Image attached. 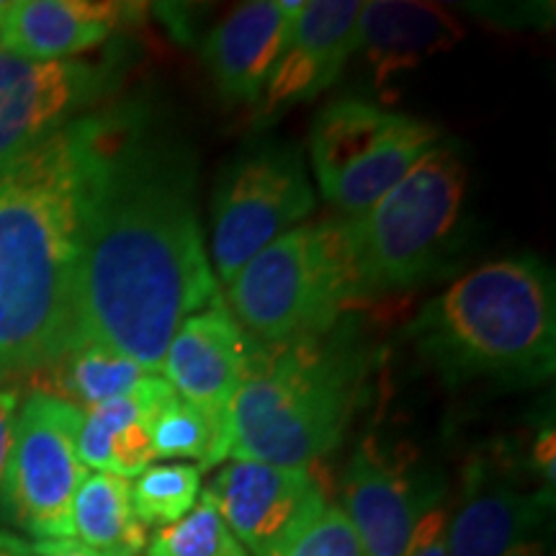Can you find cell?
I'll list each match as a JSON object with an SVG mask.
<instances>
[{
	"label": "cell",
	"instance_id": "obj_1",
	"mask_svg": "<svg viewBox=\"0 0 556 556\" xmlns=\"http://www.w3.org/2000/svg\"><path fill=\"white\" fill-rule=\"evenodd\" d=\"M217 283L201 240L197 160L135 116H114L83 225L75 345L114 348L160 374L184 319L219 302Z\"/></svg>",
	"mask_w": 556,
	"mask_h": 556
},
{
	"label": "cell",
	"instance_id": "obj_2",
	"mask_svg": "<svg viewBox=\"0 0 556 556\" xmlns=\"http://www.w3.org/2000/svg\"><path fill=\"white\" fill-rule=\"evenodd\" d=\"M114 116H83L0 173V379L75 345L90 186Z\"/></svg>",
	"mask_w": 556,
	"mask_h": 556
},
{
	"label": "cell",
	"instance_id": "obj_3",
	"mask_svg": "<svg viewBox=\"0 0 556 556\" xmlns=\"http://www.w3.org/2000/svg\"><path fill=\"white\" fill-rule=\"evenodd\" d=\"M409 338L448 384H539L556 366L554 278L536 258L484 263L430 299Z\"/></svg>",
	"mask_w": 556,
	"mask_h": 556
},
{
	"label": "cell",
	"instance_id": "obj_4",
	"mask_svg": "<svg viewBox=\"0 0 556 556\" xmlns=\"http://www.w3.org/2000/svg\"><path fill=\"white\" fill-rule=\"evenodd\" d=\"M361 374L345 351L289 343L266 364H248L229 405V462L309 469L351 422Z\"/></svg>",
	"mask_w": 556,
	"mask_h": 556
},
{
	"label": "cell",
	"instance_id": "obj_5",
	"mask_svg": "<svg viewBox=\"0 0 556 556\" xmlns=\"http://www.w3.org/2000/svg\"><path fill=\"white\" fill-rule=\"evenodd\" d=\"M364 294L348 222H309L253 255L227 283V309L263 343L315 340Z\"/></svg>",
	"mask_w": 556,
	"mask_h": 556
},
{
	"label": "cell",
	"instance_id": "obj_6",
	"mask_svg": "<svg viewBox=\"0 0 556 556\" xmlns=\"http://www.w3.org/2000/svg\"><path fill=\"white\" fill-rule=\"evenodd\" d=\"M467 184L462 152L438 142L377 204L345 219L361 289H407L433 274L462 225Z\"/></svg>",
	"mask_w": 556,
	"mask_h": 556
},
{
	"label": "cell",
	"instance_id": "obj_7",
	"mask_svg": "<svg viewBox=\"0 0 556 556\" xmlns=\"http://www.w3.org/2000/svg\"><path fill=\"white\" fill-rule=\"evenodd\" d=\"M438 142L441 129L426 119L361 99H340L312 124V170L323 199L345 219H356Z\"/></svg>",
	"mask_w": 556,
	"mask_h": 556
},
{
	"label": "cell",
	"instance_id": "obj_8",
	"mask_svg": "<svg viewBox=\"0 0 556 556\" xmlns=\"http://www.w3.org/2000/svg\"><path fill=\"white\" fill-rule=\"evenodd\" d=\"M317 197L302 150L263 144L222 173L214 193L212 268L227 287L263 248L315 212Z\"/></svg>",
	"mask_w": 556,
	"mask_h": 556
},
{
	"label": "cell",
	"instance_id": "obj_9",
	"mask_svg": "<svg viewBox=\"0 0 556 556\" xmlns=\"http://www.w3.org/2000/svg\"><path fill=\"white\" fill-rule=\"evenodd\" d=\"M83 409L47 392L18 405L3 500L34 541L73 539V500L88 469L78 456Z\"/></svg>",
	"mask_w": 556,
	"mask_h": 556
},
{
	"label": "cell",
	"instance_id": "obj_10",
	"mask_svg": "<svg viewBox=\"0 0 556 556\" xmlns=\"http://www.w3.org/2000/svg\"><path fill=\"white\" fill-rule=\"evenodd\" d=\"M111 62L26 60L0 50V173L109 99Z\"/></svg>",
	"mask_w": 556,
	"mask_h": 556
},
{
	"label": "cell",
	"instance_id": "obj_11",
	"mask_svg": "<svg viewBox=\"0 0 556 556\" xmlns=\"http://www.w3.org/2000/svg\"><path fill=\"white\" fill-rule=\"evenodd\" d=\"M206 492L250 556H276L328 507L309 469L258 462H229Z\"/></svg>",
	"mask_w": 556,
	"mask_h": 556
},
{
	"label": "cell",
	"instance_id": "obj_12",
	"mask_svg": "<svg viewBox=\"0 0 556 556\" xmlns=\"http://www.w3.org/2000/svg\"><path fill=\"white\" fill-rule=\"evenodd\" d=\"M446 486L415 477L366 441L343 471V505L364 556H405L417 523L443 503Z\"/></svg>",
	"mask_w": 556,
	"mask_h": 556
},
{
	"label": "cell",
	"instance_id": "obj_13",
	"mask_svg": "<svg viewBox=\"0 0 556 556\" xmlns=\"http://www.w3.org/2000/svg\"><path fill=\"white\" fill-rule=\"evenodd\" d=\"M358 0H307L274 78L263 93V114L276 116L296 103L317 99L340 78L358 50Z\"/></svg>",
	"mask_w": 556,
	"mask_h": 556
},
{
	"label": "cell",
	"instance_id": "obj_14",
	"mask_svg": "<svg viewBox=\"0 0 556 556\" xmlns=\"http://www.w3.org/2000/svg\"><path fill=\"white\" fill-rule=\"evenodd\" d=\"M302 5L304 0H253L208 31L201 60L225 99L253 103L266 93Z\"/></svg>",
	"mask_w": 556,
	"mask_h": 556
},
{
	"label": "cell",
	"instance_id": "obj_15",
	"mask_svg": "<svg viewBox=\"0 0 556 556\" xmlns=\"http://www.w3.org/2000/svg\"><path fill=\"white\" fill-rule=\"evenodd\" d=\"M248 364L242 328L219 299L184 319L165 351L160 377L176 389L180 400L208 415L227 417Z\"/></svg>",
	"mask_w": 556,
	"mask_h": 556
},
{
	"label": "cell",
	"instance_id": "obj_16",
	"mask_svg": "<svg viewBox=\"0 0 556 556\" xmlns=\"http://www.w3.org/2000/svg\"><path fill=\"white\" fill-rule=\"evenodd\" d=\"M552 495L520 490L484 464H475L462 503L448 516V556H536V533Z\"/></svg>",
	"mask_w": 556,
	"mask_h": 556
},
{
	"label": "cell",
	"instance_id": "obj_17",
	"mask_svg": "<svg viewBox=\"0 0 556 556\" xmlns=\"http://www.w3.org/2000/svg\"><path fill=\"white\" fill-rule=\"evenodd\" d=\"M135 11L106 0H11L0 24V50L26 60H78L135 18Z\"/></svg>",
	"mask_w": 556,
	"mask_h": 556
},
{
	"label": "cell",
	"instance_id": "obj_18",
	"mask_svg": "<svg viewBox=\"0 0 556 556\" xmlns=\"http://www.w3.org/2000/svg\"><path fill=\"white\" fill-rule=\"evenodd\" d=\"M462 34L458 21L446 9L430 3L371 0L358 16V50L377 70L379 80L448 50Z\"/></svg>",
	"mask_w": 556,
	"mask_h": 556
},
{
	"label": "cell",
	"instance_id": "obj_19",
	"mask_svg": "<svg viewBox=\"0 0 556 556\" xmlns=\"http://www.w3.org/2000/svg\"><path fill=\"white\" fill-rule=\"evenodd\" d=\"M73 539L99 552L137 556L148 533L131 507V482L106 471H88L73 500Z\"/></svg>",
	"mask_w": 556,
	"mask_h": 556
},
{
	"label": "cell",
	"instance_id": "obj_20",
	"mask_svg": "<svg viewBox=\"0 0 556 556\" xmlns=\"http://www.w3.org/2000/svg\"><path fill=\"white\" fill-rule=\"evenodd\" d=\"M45 371H50L52 387L41 389V392L54 394L80 409L135 392L150 374L114 348L99 343L75 345Z\"/></svg>",
	"mask_w": 556,
	"mask_h": 556
},
{
	"label": "cell",
	"instance_id": "obj_21",
	"mask_svg": "<svg viewBox=\"0 0 556 556\" xmlns=\"http://www.w3.org/2000/svg\"><path fill=\"white\" fill-rule=\"evenodd\" d=\"M150 441L155 458H193L212 469L227 462L229 422L180 400L170 389L150 417Z\"/></svg>",
	"mask_w": 556,
	"mask_h": 556
},
{
	"label": "cell",
	"instance_id": "obj_22",
	"mask_svg": "<svg viewBox=\"0 0 556 556\" xmlns=\"http://www.w3.org/2000/svg\"><path fill=\"white\" fill-rule=\"evenodd\" d=\"M148 556H250L204 490L184 518L157 528L144 546Z\"/></svg>",
	"mask_w": 556,
	"mask_h": 556
},
{
	"label": "cell",
	"instance_id": "obj_23",
	"mask_svg": "<svg viewBox=\"0 0 556 556\" xmlns=\"http://www.w3.org/2000/svg\"><path fill=\"white\" fill-rule=\"evenodd\" d=\"M201 495V469L193 464H152L131 482V507L144 528L173 526Z\"/></svg>",
	"mask_w": 556,
	"mask_h": 556
},
{
	"label": "cell",
	"instance_id": "obj_24",
	"mask_svg": "<svg viewBox=\"0 0 556 556\" xmlns=\"http://www.w3.org/2000/svg\"><path fill=\"white\" fill-rule=\"evenodd\" d=\"M276 556H364V548L345 513L328 505Z\"/></svg>",
	"mask_w": 556,
	"mask_h": 556
},
{
	"label": "cell",
	"instance_id": "obj_25",
	"mask_svg": "<svg viewBox=\"0 0 556 556\" xmlns=\"http://www.w3.org/2000/svg\"><path fill=\"white\" fill-rule=\"evenodd\" d=\"M446 528H448V513L441 503L435 505L433 510L420 520V523H417L405 556H448Z\"/></svg>",
	"mask_w": 556,
	"mask_h": 556
},
{
	"label": "cell",
	"instance_id": "obj_26",
	"mask_svg": "<svg viewBox=\"0 0 556 556\" xmlns=\"http://www.w3.org/2000/svg\"><path fill=\"white\" fill-rule=\"evenodd\" d=\"M18 397L11 389L0 387V500H3L5 475H9L11 448H13V428H16V413H18Z\"/></svg>",
	"mask_w": 556,
	"mask_h": 556
},
{
	"label": "cell",
	"instance_id": "obj_27",
	"mask_svg": "<svg viewBox=\"0 0 556 556\" xmlns=\"http://www.w3.org/2000/svg\"><path fill=\"white\" fill-rule=\"evenodd\" d=\"M39 556H131V554H116V552H99V548H90L75 539H62V541H34Z\"/></svg>",
	"mask_w": 556,
	"mask_h": 556
},
{
	"label": "cell",
	"instance_id": "obj_28",
	"mask_svg": "<svg viewBox=\"0 0 556 556\" xmlns=\"http://www.w3.org/2000/svg\"><path fill=\"white\" fill-rule=\"evenodd\" d=\"M0 556H39L34 541H26L16 533L0 531Z\"/></svg>",
	"mask_w": 556,
	"mask_h": 556
},
{
	"label": "cell",
	"instance_id": "obj_29",
	"mask_svg": "<svg viewBox=\"0 0 556 556\" xmlns=\"http://www.w3.org/2000/svg\"><path fill=\"white\" fill-rule=\"evenodd\" d=\"M5 5H9V0H0V24H3V13H5Z\"/></svg>",
	"mask_w": 556,
	"mask_h": 556
}]
</instances>
